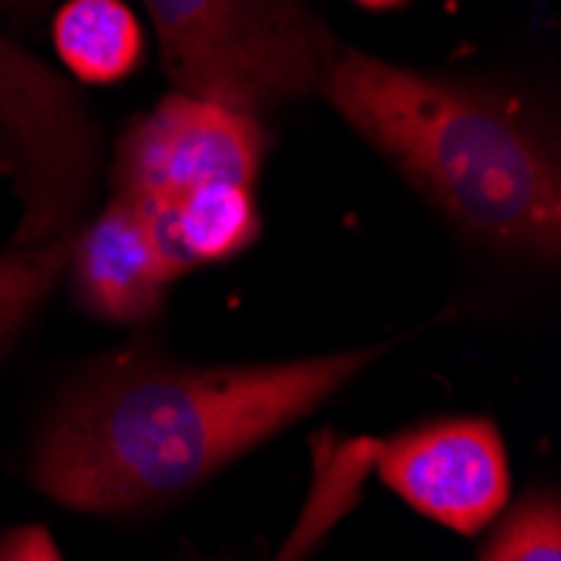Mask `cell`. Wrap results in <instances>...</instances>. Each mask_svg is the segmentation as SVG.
<instances>
[{
    "label": "cell",
    "mask_w": 561,
    "mask_h": 561,
    "mask_svg": "<svg viewBox=\"0 0 561 561\" xmlns=\"http://www.w3.org/2000/svg\"><path fill=\"white\" fill-rule=\"evenodd\" d=\"M383 346L249 367L101 364L44 421L31 484L75 512L115 515L185 494L364 374Z\"/></svg>",
    "instance_id": "cell-1"
},
{
    "label": "cell",
    "mask_w": 561,
    "mask_h": 561,
    "mask_svg": "<svg viewBox=\"0 0 561 561\" xmlns=\"http://www.w3.org/2000/svg\"><path fill=\"white\" fill-rule=\"evenodd\" d=\"M320 94L457 232L501 256L558 263V141L518 98L343 44Z\"/></svg>",
    "instance_id": "cell-2"
},
{
    "label": "cell",
    "mask_w": 561,
    "mask_h": 561,
    "mask_svg": "<svg viewBox=\"0 0 561 561\" xmlns=\"http://www.w3.org/2000/svg\"><path fill=\"white\" fill-rule=\"evenodd\" d=\"M175 91L263 118L320 94L336 55L306 0H141Z\"/></svg>",
    "instance_id": "cell-3"
},
{
    "label": "cell",
    "mask_w": 561,
    "mask_h": 561,
    "mask_svg": "<svg viewBox=\"0 0 561 561\" xmlns=\"http://www.w3.org/2000/svg\"><path fill=\"white\" fill-rule=\"evenodd\" d=\"M98 151V128L75 88L0 34V169L21 198L11 242H50L84 222Z\"/></svg>",
    "instance_id": "cell-4"
},
{
    "label": "cell",
    "mask_w": 561,
    "mask_h": 561,
    "mask_svg": "<svg viewBox=\"0 0 561 561\" xmlns=\"http://www.w3.org/2000/svg\"><path fill=\"white\" fill-rule=\"evenodd\" d=\"M270 145L263 118L175 91L118 135L108 185L112 195L156 222L202 185H256Z\"/></svg>",
    "instance_id": "cell-5"
},
{
    "label": "cell",
    "mask_w": 561,
    "mask_h": 561,
    "mask_svg": "<svg viewBox=\"0 0 561 561\" xmlns=\"http://www.w3.org/2000/svg\"><path fill=\"white\" fill-rule=\"evenodd\" d=\"M377 471L421 515L461 535L484 531L512 497L504 440L481 417L434 421L383 440Z\"/></svg>",
    "instance_id": "cell-6"
},
{
    "label": "cell",
    "mask_w": 561,
    "mask_h": 561,
    "mask_svg": "<svg viewBox=\"0 0 561 561\" xmlns=\"http://www.w3.org/2000/svg\"><path fill=\"white\" fill-rule=\"evenodd\" d=\"M182 276L151 222L118 195L68 236L71 296L88 317L105 323L135 327L159 317Z\"/></svg>",
    "instance_id": "cell-7"
},
{
    "label": "cell",
    "mask_w": 561,
    "mask_h": 561,
    "mask_svg": "<svg viewBox=\"0 0 561 561\" xmlns=\"http://www.w3.org/2000/svg\"><path fill=\"white\" fill-rule=\"evenodd\" d=\"M172 263L188 273L195 266L236 260L260 239L263 216L252 182H213L188 192L179 206L151 222Z\"/></svg>",
    "instance_id": "cell-8"
},
{
    "label": "cell",
    "mask_w": 561,
    "mask_h": 561,
    "mask_svg": "<svg viewBox=\"0 0 561 561\" xmlns=\"http://www.w3.org/2000/svg\"><path fill=\"white\" fill-rule=\"evenodd\" d=\"M50 34L61 65L88 84H115L145 58L141 24L122 0H68Z\"/></svg>",
    "instance_id": "cell-9"
},
{
    "label": "cell",
    "mask_w": 561,
    "mask_h": 561,
    "mask_svg": "<svg viewBox=\"0 0 561 561\" xmlns=\"http://www.w3.org/2000/svg\"><path fill=\"white\" fill-rule=\"evenodd\" d=\"M65 263L68 236L37 245L11 242L0 252V360L14 350L47 296L65 279Z\"/></svg>",
    "instance_id": "cell-10"
},
{
    "label": "cell",
    "mask_w": 561,
    "mask_h": 561,
    "mask_svg": "<svg viewBox=\"0 0 561 561\" xmlns=\"http://www.w3.org/2000/svg\"><path fill=\"white\" fill-rule=\"evenodd\" d=\"M481 561H561V507L551 491H531L497 531Z\"/></svg>",
    "instance_id": "cell-11"
},
{
    "label": "cell",
    "mask_w": 561,
    "mask_h": 561,
    "mask_svg": "<svg viewBox=\"0 0 561 561\" xmlns=\"http://www.w3.org/2000/svg\"><path fill=\"white\" fill-rule=\"evenodd\" d=\"M0 561H65V554L47 528L18 525L0 531Z\"/></svg>",
    "instance_id": "cell-12"
},
{
    "label": "cell",
    "mask_w": 561,
    "mask_h": 561,
    "mask_svg": "<svg viewBox=\"0 0 561 561\" xmlns=\"http://www.w3.org/2000/svg\"><path fill=\"white\" fill-rule=\"evenodd\" d=\"M50 8H55V0H0V34H4V24L18 31L37 24Z\"/></svg>",
    "instance_id": "cell-13"
},
{
    "label": "cell",
    "mask_w": 561,
    "mask_h": 561,
    "mask_svg": "<svg viewBox=\"0 0 561 561\" xmlns=\"http://www.w3.org/2000/svg\"><path fill=\"white\" fill-rule=\"evenodd\" d=\"M353 4H360L367 11H393V8H403L407 0H353Z\"/></svg>",
    "instance_id": "cell-14"
}]
</instances>
